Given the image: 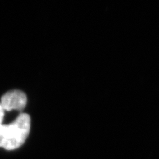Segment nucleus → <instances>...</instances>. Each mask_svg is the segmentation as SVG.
Listing matches in <instances>:
<instances>
[{"label":"nucleus","mask_w":159,"mask_h":159,"mask_svg":"<svg viewBox=\"0 0 159 159\" xmlns=\"http://www.w3.org/2000/svg\"><path fill=\"white\" fill-rule=\"evenodd\" d=\"M5 111L0 105V147L13 151L21 147L29 136L31 118L27 113H21L9 124H3Z\"/></svg>","instance_id":"f257e3e1"},{"label":"nucleus","mask_w":159,"mask_h":159,"mask_svg":"<svg viewBox=\"0 0 159 159\" xmlns=\"http://www.w3.org/2000/svg\"><path fill=\"white\" fill-rule=\"evenodd\" d=\"M27 98L24 92L15 89L9 91L3 95L1 98L0 105L4 111H10L16 109L22 111L26 106Z\"/></svg>","instance_id":"f03ea898"}]
</instances>
